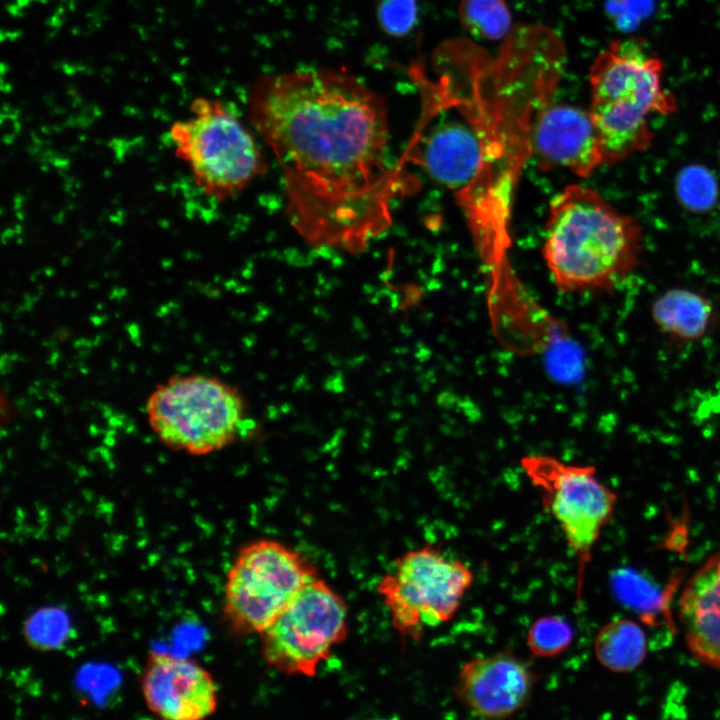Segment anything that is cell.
<instances>
[{"label": "cell", "instance_id": "cell-12", "mask_svg": "<svg viewBox=\"0 0 720 720\" xmlns=\"http://www.w3.org/2000/svg\"><path fill=\"white\" fill-rule=\"evenodd\" d=\"M536 676L507 652L479 655L460 667L454 687L457 700L474 716L507 718L529 702Z\"/></svg>", "mask_w": 720, "mask_h": 720}, {"label": "cell", "instance_id": "cell-14", "mask_svg": "<svg viewBox=\"0 0 720 720\" xmlns=\"http://www.w3.org/2000/svg\"><path fill=\"white\" fill-rule=\"evenodd\" d=\"M589 113L598 132L605 163L615 164L646 150L653 133L646 107L629 101L591 103Z\"/></svg>", "mask_w": 720, "mask_h": 720}, {"label": "cell", "instance_id": "cell-19", "mask_svg": "<svg viewBox=\"0 0 720 720\" xmlns=\"http://www.w3.org/2000/svg\"><path fill=\"white\" fill-rule=\"evenodd\" d=\"M526 641L534 656L552 658L561 655L570 647L573 641V630L562 617L545 615L530 625Z\"/></svg>", "mask_w": 720, "mask_h": 720}, {"label": "cell", "instance_id": "cell-21", "mask_svg": "<svg viewBox=\"0 0 720 720\" xmlns=\"http://www.w3.org/2000/svg\"><path fill=\"white\" fill-rule=\"evenodd\" d=\"M377 14L385 32L402 36L415 25L416 0H380Z\"/></svg>", "mask_w": 720, "mask_h": 720}, {"label": "cell", "instance_id": "cell-6", "mask_svg": "<svg viewBox=\"0 0 720 720\" xmlns=\"http://www.w3.org/2000/svg\"><path fill=\"white\" fill-rule=\"evenodd\" d=\"M473 580L474 573L465 562L427 544L398 556L376 591L393 629L403 639L417 641L426 630L454 618Z\"/></svg>", "mask_w": 720, "mask_h": 720}, {"label": "cell", "instance_id": "cell-15", "mask_svg": "<svg viewBox=\"0 0 720 720\" xmlns=\"http://www.w3.org/2000/svg\"><path fill=\"white\" fill-rule=\"evenodd\" d=\"M652 318L665 334L681 341L702 338L711 323L713 306L701 294L674 288L660 295L652 304Z\"/></svg>", "mask_w": 720, "mask_h": 720}, {"label": "cell", "instance_id": "cell-13", "mask_svg": "<svg viewBox=\"0 0 720 720\" xmlns=\"http://www.w3.org/2000/svg\"><path fill=\"white\" fill-rule=\"evenodd\" d=\"M679 618L691 655L720 670V552L687 582L679 599Z\"/></svg>", "mask_w": 720, "mask_h": 720}, {"label": "cell", "instance_id": "cell-3", "mask_svg": "<svg viewBox=\"0 0 720 720\" xmlns=\"http://www.w3.org/2000/svg\"><path fill=\"white\" fill-rule=\"evenodd\" d=\"M146 414L164 445L203 456L236 440L247 415V403L235 386L217 377L175 375L150 394Z\"/></svg>", "mask_w": 720, "mask_h": 720}, {"label": "cell", "instance_id": "cell-1", "mask_svg": "<svg viewBox=\"0 0 720 720\" xmlns=\"http://www.w3.org/2000/svg\"><path fill=\"white\" fill-rule=\"evenodd\" d=\"M251 123L281 166L287 215L316 248L350 254L392 223L384 99L344 69L270 74L248 94Z\"/></svg>", "mask_w": 720, "mask_h": 720}, {"label": "cell", "instance_id": "cell-2", "mask_svg": "<svg viewBox=\"0 0 720 720\" xmlns=\"http://www.w3.org/2000/svg\"><path fill=\"white\" fill-rule=\"evenodd\" d=\"M642 230L595 190L573 184L551 202L543 256L563 292L609 290L639 261Z\"/></svg>", "mask_w": 720, "mask_h": 720}, {"label": "cell", "instance_id": "cell-9", "mask_svg": "<svg viewBox=\"0 0 720 720\" xmlns=\"http://www.w3.org/2000/svg\"><path fill=\"white\" fill-rule=\"evenodd\" d=\"M561 74L546 81L533 108L530 154L543 168H566L588 177L605 163L600 138L589 111L554 101Z\"/></svg>", "mask_w": 720, "mask_h": 720}, {"label": "cell", "instance_id": "cell-20", "mask_svg": "<svg viewBox=\"0 0 720 720\" xmlns=\"http://www.w3.org/2000/svg\"><path fill=\"white\" fill-rule=\"evenodd\" d=\"M676 191L681 204L694 212L710 210L717 202L719 193L713 174L699 165L688 166L680 171Z\"/></svg>", "mask_w": 720, "mask_h": 720}, {"label": "cell", "instance_id": "cell-4", "mask_svg": "<svg viewBox=\"0 0 720 720\" xmlns=\"http://www.w3.org/2000/svg\"><path fill=\"white\" fill-rule=\"evenodd\" d=\"M316 577L315 564L280 541L261 538L242 545L224 581L227 629L238 637L261 635Z\"/></svg>", "mask_w": 720, "mask_h": 720}, {"label": "cell", "instance_id": "cell-11", "mask_svg": "<svg viewBox=\"0 0 720 720\" xmlns=\"http://www.w3.org/2000/svg\"><path fill=\"white\" fill-rule=\"evenodd\" d=\"M663 63L634 41H615L590 71L591 103L630 101L652 113L671 114L677 104L662 87Z\"/></svg>", "mask_w": 720, "mask_h": 720}, {"label": "cell", "instance_id": "cell-10", "mask_svg": "<svg viewBox=\"0 0 720 720\" xmlns=\"http://www.w3.org/2000/svg\"><path fill=\"white\" fill-rule=\"evenodd\" d=\"M147 709L165 720H201L219 705L212 674L193 658L151 651L139 676Z\"/></svg>", "mask_w": 720, "mask_h": 720}, {"label": "cell", "instance_id": "cell-18", "mask_svg": "<svg viewBox=\"0 0 720 720\" xmlns=\"http://www.w3.org/2000/svg\"><path fill=\"white\" fill-rule=\"evenodd\" d=\"M70 633V618L58 607L37 609L23 625L25 641L38 651H52L64 646Z\"/></svg>", "mask_w": 720, "mask_h": 720}, {"label": "cell", "instance_id": "cell-7", "mask_svg": "<svg viewBox=\"0 0 720 720\" xmlns=\"http://www.w3.org/2000/svg\"><path fill=\"white\" fill-rule=\"evenodd\" d=\"M348 634L345 599L316 577L260 635L261 653L278 673L313 678Z\"/></svg>", "mask_w": 720, "mask_h": 720}, {"label": "cell", "instance_id": "cell-5", "mask_svg": "<svg viewBox=\"0 0 720 720\" xmlns=\"http://www.w3.org/2000/svg\"><path fill=\"white\" fill-rule=\"evenodd\" d=\"M190 110V117L170 128L176 156L208 197L224 201L236 196L266 170L258 146L221 101L198 97Z\"/></svg>", "mask_w": 720, "mask_h": 720}, {"label": "cell", "instance_id": "cell-16", "mask_svg": "<svg viewBox=\"0 0 720 720\" xmlns=\"http://www.w3.org/2000/svg\"><path fill=\"white\" fill-rule=\"evenodd\" d=\"M647 649V637L641 626L626 618L606 623L594 640L596 659L615 673L634 671L644 661Z\"/></svg>", "mask_w": 720, "mask_h": 720}, {"label": "cell", "instance_id": "cell-8", "mask_svg": "<svg viewBox=\"0 0 720 720\" xmlns=\"http://www.w3.org/2000/svg\"><path fill=\"white\" fill-rule=\"evenodd\" d=\"M521 466L576 559L579 594L585 568L613 514L617 496L597 478L593 466L570 464L544 454L523 457Z\"/></svg>", "mask_w": 720, "mask_h": 720}, {"label": "cell", "instance_id": "cell-17", "mask_svg": "<svg viewBox=\"0 0 720 720\" xmlns=\"http://www.w3.org/2000/svg\"><path fill=\"white\" fill-rule=\"evenodd\" d=\"M459 17L476 37L499 40L510 32L511 16L503 0H462Z\"/></svg>", "mask_w": 720, "mask_h": 720}]
</instances>
